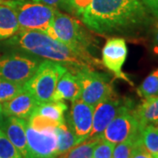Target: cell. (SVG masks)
<instances>
[{
	"mask_svg": "<svg viewBox=\"0 0 158 158\" xmlns=\"http://www.w3.org/2000/svg\"><path fill=\"white\" fill-rule=\"evenodd\" d=\"M80 19L88 29L101 35L134 34L149 22L141 0H91Z\"/></svg>",
	"mask_w": 158,
	"mask_h": 158,
	"instance_id": "1",
	"label": "cell"
},
{
	"mask_svg": "<svg viewBox=\"0 0 158 158\" xmlns=\"http://www.w3.org/2000/svg\"><path fill=\"white\" fill-rule=\"evenodd\" d=\"M7 44L32 56L59 62L72 73L83 69H93L73 49L44 32L19 31Z\"/></svg>",
	"mask_w": 158,
	"mask_h": 158,
	"instance_id": "2",
	"label": "cell"
},
{
	"mask_svg": "<svg viewBox=\"0 0 158 158\" xmlns=\"http://www.w3.org/2000/svg\"><path fill=\"white\" fill-rule=\"evenodd\" d=\"M46 34L73 49L93 69L102 68L101 61L91 54L96 45L95 40L77 19L56 9Z\"/></svg>",
	"mask_w": 158,
	"mask_h": 158,
	"instance_id": "3",
	"label": "cell"
},
{
	"mask_svg": "<svg viewBox=\"0 0 158 158\" xmlns=\"http://www.w3.org/2000/svg\"><path fill=\"white\" fill-rule=\"evenodd\" d=\"M15 11L19 31H40L46 33L53 20L56 9L30 0H0Z\"/></svg>",
	"mask_w": 158,
	"mask_h": 158,
	"instance_id": "4",
	"label": "cell"
},
{
	"mask_svg": "<svg viewBox=\"0 0 158 158\" xmlns=\"http://www.w3.org/2000/svg\"><path fill=\"white\" fill-rule=\"evenodd\" d=\"M67 70L68 69L59 62L43 60L34 76L25 84V89L39 103L51 101L59 79Z\"/></svg>",
	"mask_w": 158,
	"mask_h": 158,
	"instance_id": "5",
	"label": "cell"
},
{
	"mask_svg": "<svg viewBox=\"0 0 158 158\" xmlns=\"http://www.w3.org/2000/svg\"><path fill=\"white\" fill-rule=\"evenodd\" d=\"M77 75L81 85L80 99L95 106L102 100L116 95L107 74L86 68L77 70Z\"/></svg>",
	"mask_w": 158,
	"mask_h": 158,
	"instance_id": "6",
	"label": "cell"
},
{
	"mask_svg": "<svg viewBox=\"0 0 158 158\" xmlns=\"http://www.w3.org/2000/svg\"><path fill=\"white\" fill-rule=\"evenodd\" d=\"M42 61L22 52L0 57V78L26 84L34 76Z\"/></svg>",
	"mask_w": 158,
	"mask_h": 158,
	"instance_id": "7",
	"label": "cell"
},
{
	"mask_svg": "<svg viewBox=\"0 0 158 158\" xmlns=\"http://www.w3.org/2000/svg\"><path fill=\"white\" fill-rule=\"evenodd\" d=\"M132 101L127 104L104 130L101 138L115 145L139 135L141 127L134 113Z\"/></svg>",
	"mask_w": 158,
	"mask_h": 158,
	"instance_id": "8",
	"label": "cell"
},
{
	"mask_svg": "<svg viewBox=\"0 0 158 158\" xmlns=\"http://www.w3.org/2000/svg\"><path fill=\"white\" fill-rule=\"evenodd\" d=\"M26 133L32 158H56L57 136L54 129L38 131L31 127L27 121Z\"/></svg>",
	"mask_w": 158,
	"mask_h": 158,
	"instance_id": "9",
	"label": "cell"
},
{
	"mask_svg": "<svg viewBox=\"0 0 158 158\" xmlns=\"http://www.w3.org/2000/svg\"><path fill=\"white\" fill-rule=\"evenodd\" d=\"M127 53L128 50L125 39L118 37L110 38L102 49V64L112 71L115 77L125 80L131 85H134L127 75L122 72Z\"/></svg>",
	"mask_w": 158,
	"mask_h": 158,
	"instance_id": "10",
	"label": "cell"
},
{
	"mask_svg": "<svg viewBox=\"0 0 158 158\" xmlns=\"http://www.w3.org/2000/svg\"><path fill=\"white\" fill-rule=\"evenodd\" d=\"M94 107L80 98L71 102L69 113L65 116V122L81 142L89 138L93 119Z\"/></svg>",
	"mask_w": 158,
	"mask_h": 158,
	"instance_id": "11",
	"label": "cell"
},
{
	"mask_svg": "<svg viewBox=\"0 0 158 158\" xmlns=\"http://www.w3.org/2000/svg\"><path fill=\"white\" fill-rule=\"evenodd\" d=\"M130 101L131 100L129 99L118 98L116 95H114L102 100L95 106L93 110L92 127L89 138L95 136L101 137L104 130L106 128L109 123Z\"/></svg>",
	"mask_w": 158,
	"mask_h": 158,
	"instance_id": "12",
	"label": "cell"
},
{
	"mask_svg": "<svg viewBox=\"0 0 158 158\" xmlns=\"http://www.w3.org/2000/svg\"><path fill=\"white\" fill-rule=\"evenodd\" d=\"M27 120L23 118L9 116L5 118V121L0 127L9 141L14 145L24 158H32L29 151L27 138L26 133Z\"/></svg>",
	"mask_w": 158,
	"mask_h": 158,
	"instance_id": "13",
	"label": "cell"
},
{
	"mask_svg": "<svg viewBox=\"0 0 158 158\" xmlns=\"http://www.w3.org/2000/svg\"><path fill=\"white\" fill-rule=\"evenodd\" d=\"M39 102L28 90L24 89L11 99L2 103L3 112L6 117L12 116L27 120L34 113Z\"/></svg>",
	"mask_w": 158,
	"mask_h": 158,
	"instance_id": "14",
	"label": "cell"
},
{
	"mask_svg": "<svg viewBox=\"0 0 158 158\" xmlns=\"http://www.w3.org/2000/svg\"><path fill=\"white\" fill-rule=\"evenodd\" d=\"M81 97V85L76 74L67 70L57 83L51 101H75Z\"/></svg>",
	"mask_w": 158,
	"mask_h": 158,
	"instance_id": "15",
	"label": "cell"
},
{
	"mask_svg": "<svg viewBox=\"0 0 158 158\" xmlns=\"http://www.w3.org/2000/svg\"><path fill=\"white\" fill-rule=\"evenodd\" d=\"M141 128L148 124H154L158 120V96L143 98L141 104L134 110Z\"/></svg>",
	"mask_w": 158,
	"mask_h": 158,
	"instance_id": "16",
	"label": "cell"
},
{
	"mask_svg": "<svg viewBox=\"0 0 158 158\" xmlns=\"http://www.w3.org/2000/svg\"><path fill=\"white\" fill-rule=\"evenodd\" d=\"M19 32L15 11L10 6L0 3V40L10 39Z\"/></svg>",
	"mask_w": 158,
	"mask_h": 158,
	"instance_id": "17",
	"label": "cell"
},
{
	"mask_svg": "<svg viewBox=\"0 0 158 158\" xmlns=\"http://www.w3.org/2000/svg\"><path fill=\"white\" fill-rule=\"evenodd\" d=\"M57 136V152L58 156L64 155L72 148L81 143V141L75 135L72 130L69 127L66 122H62L55 128Z\"/></svg>",
	"mask_w": 158,
	"mask_h": 158,
	"instance_id": "18",
	"label": "cell"
},
{
	"mask_svg": "<svg viewBox=\"0 0 158 158\" xmlns=\"http://www.w3.org/2000/svg\"><path fill=\"white\" fill-rule=\"evenodd\" d=\"M67 110H68L67 105L64 102L49 101L45 103H39L36 109L34 110V113L45 116L60 123H62L65 121L64 115Z\"/></svg>",
	"mask_w": 158,
	"mask_h": 158,
	"instance_id": "19",
	"label": "cell"
},
{
	"mask_svg": "<svg viewBox=\"0 0 158 158\" xmlns=\"http://www.w3.org/2000/svg\"><path fill=\"white\" fill-rule=\"evenodd\" d=\"M142 147L154 158H158V129L153 124H148L141 130Z\"/></svg>",
	"mask_w": 158,
	"mask_h": 158,
	"instance_id": "20",
	"label": "cell"
},
{
	"mask_svg": "<svg viewBox=\"0 0 158 158\" xmlns=\"http://www.w3.org/2000/svg\"><path fill=\"white\" fill-rule=\"evenodd\" d=\"M100 139V136L90 137L86 139L69 150L64 158H92L94 148Z\"/></svg>",
	"mask_w": 158,
	"mask_h": 158,
	"instance_id": "21",
	"label": "cell"
},
{
	"mask_svg": "<svg viewBox=\"0 0 158 158\" xmlns=\"http://www.w3.org/2000/svg\"><path fill=\"white\" fill-rule=\"evenodd\" d=\"M137 93L142 98L158 95V68L143 80L137 88Z\"/></svg>",
	"mask_w": 158,
	"mask_h": 158,
	"instance_id": "22",
	"label": "cell"
},
{
	"mask_svg": "<svg viewBox=\"0 0 158 158\" xmlns=\"http://www.w3.org/2000/svg\"><path fill=\"white\" fill-rule=\"evenodd\" d=\"M141 134V133H140ZM140 141V135L130 138L127 141L115 144L113 152V158H131L136 145Z\"/></svg>",
	"mask_w": 158,
	"mask_h": 158,
	"instance_id": "23",
	"label": "cell"
},
{
	"mask_svg": "<svg viewBox=\"0 0 158 158\" xmlns=\"http://www.w3.org/2000/svg\"><path fill=\"white\" fill-rule=\"evenodd\" d=\"M24 89L25 84H19L0 78V103L11 99Z\"/></svg>",
	"mask_w": 158,
	"mask_h": 158,
	"instance_id": "24",
	"label": "cell"
},
{
	"mask_svg": "<svg viewBox=\"0 0 158 158\" xmlns=\"http://www.w3.org/2000/svg\"><path fill=\"white\" fill-rule=\"evenodd\" d=\"M27 121L31 127L38 131L54 129L58 125L61 124L60 122L56 121L52 118L42 116V115H39V114H34V113L30 116V118Z\"/></svg>",
	"mask_w": 158,
	"mask_h": 158,
	"instance_id": "25",
	"label": "cell"
},
{
	"mask_svg": "<svg viewBox=\"0 0 158 158\" xmlns=\"http://www.w3.org/2000/svg\"><path fill=\"white\" fill-rule=\"evenodd\" d=\"M0 158H24L0 129Z\"/></svg>",
	"mask_w": 158,
	"mask_h": 158,
	"instance_id": "26",
	"label": "cell"
},
{
	"mask_svg": "<svg viewBox=\"0 0 158 158\" xmlns=\"http://www.w3.org/2000/svg\"><path fill=\"white\" fill-rule=\"evenodd\" d=\"M90 2L91 0H64L62 9L81 17L88 6H90Z\"/></svg>",
	"mask_w": 158,
	"mask_h": 158,
	"instance_id": "27",
	"label": "cell"
},
{
	"mask_svg": "<svg viewBox=\"0 0 158 158\" xmlns=\"http://www.w3.org/2000/svg\"><path fill=\"white\" fill-rule=\"evenodd\" d=\"M114 144L101 138L94 148L92 158H113Z\"/></svg>",
	"mask_w": 158,
	"mask_h": 158,
	"instance_id": "28",
	"label": "cell"
},
{
	"mask_svg": "<svg viewBox=\"0 0 158 158\" xmlns=\"http://www.w3.org/2000/svg\"><path fill=\"white\" fill-rule=\"evenodd\" d=\"M131 158H154L149 154L145 150V148L142 147L141 141V137H140V141L138 142V144L136 145L135 148L134 150V152L132 154Z\"/></svg>",
	"mask_w": 158,
	"mask_h": 158,
	"instance_id": "29",
	"label": "cell"
},
{
	"mask_svg": "<svg viewBox=\"0 0 158 158\" xmlns=\"http://www.w3.org/2000/svg\"><path fill=\"white\" fill-rule=\"evenodd\" d=\"M143 5L148 8L158 20V0H141Z\"/></svg>",
	"mask_w": 158,
	"mask_h": 158,
	"instance_id": "30",
	"label": "cell"
},
{
	"mask_svg": "<svg viewBox=\"0 0 158 158\" xmlns=\"http://www.w3.org/2000/svg\"><path fill=\"white\" fill-rule=\"evenodd\" d=\"M35 2H39L47 6H51L55 9L57 8H63V1L64 0H33Z\"/></svg>",
	"mask_w": 158,
	"mask_h": 158,
	"instance_id": "31",
	"label": "cell"
},
{
	"mask_svg": "<svg viewBox=\"0 0 158 158\" xmlns=\"http://www.w3.org/2000/svg\"><path fill=\"white\" fill-rule=\"evenodd\" d=\"M5 118H6V115L3 112V108H2V105L0 104V127H2V125L5 121Z\"/></svg>",
	"mask_w": 158,
	"mask_h": 158,
	"instance_id": "32",
	"label": "cell"
},
{
	"mask_svg": "<svg viewBox=\"0 0 158 158\" xmlns=\"http://www.w3.org/2000/svg\"><path fill=\"white\" fill-rule=\"evenodd\" d=\"M154 42L156 48H158V30H156V33L155 34V39H154Z\"/></svg>",
	"mask_w": 158,
	"mask_h": 158,
	"instance_id": "33",
	"label": "cell"
},
{
	"mask_svg": "<svg viewBox=\"0 0 158 158\" xmlns=\"http://www.w3.org/2000/svg\"><path fill=\"white\" fill-rule=\"evenodd\" d=\"M153 125H154V126H155V127H156L158 129V120L157 121H156V122H155Z\"/></svg>",
	"mask_w": 158,
	"mask_h": 158,
	"instance_id": "34",
	"label": "cell"
},
{
	"mask_svg": "<svg viewBox=\"0 0 158 158\" xmlns=\"http://www.w3.org/2000/svg\"><path fill=\"white\" fill-rule=\"evenodd\" d=\"M156 30H158V22L157 24H156Z\"/></svg>",
	"mask_w": 158,
	"mask_h": 158,
	"instance_id": "35",
	"label": "cell"
}]
</instances>
